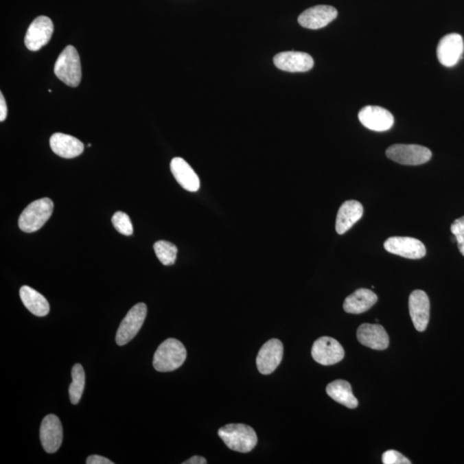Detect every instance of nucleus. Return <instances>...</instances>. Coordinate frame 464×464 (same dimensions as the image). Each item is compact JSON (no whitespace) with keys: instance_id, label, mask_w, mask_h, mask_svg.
Masks as SVG:
<instances>
[{"instance_id":"nucleus-1","label":"nucleus","mask_w":464,"mask_h":464,"mask_svg":"<svg viewBox=\"0 0 464 464\" xmlns=\"http://www.w3.org/2000/svg\"><path fill=\"white\" fill-rule=\"evenodd\" d=\"M187 350L180 340L170 338L160 344L153 358V367L160 373L178 369L185 362Z\"/></svg>"},{"instance_id":"nucleus-2","label":"nucleus","mask_w":464,"mask_h":464,"mask_svg":"<svg viewBox=\"0 0 464 464\" xmlns=\"http://www.w3.org/2000/svg\"><path fill=\"white\" fill-rule=\"evenodd\" d=\"M218 436L229 449L241 453L251 452L257 445V435L250 426L229 424L218 430Z\"/></svg>"},{"instance_id":"nucleus-3","label":"nucleus","mask_w":464,"mask_h":464,"mask_svg":"<svg viewBox=\"0 0 464 464\" xmlns=\"http://www.w3.org/2000/svg\"><path fill=\"white\" fill-rule=\"evenodd\" d=\"M53 211L54 203L49 198H42L34 201L20 215L19 228L27 233L40 230L52 216Z\"/></svg>"},{"instance_id":"nucleus-4","label":"nucleus","mask_w":464,"mask_h":464,"mask_svg":"<svg viewBox=\"0 0 464 464\" xmlns=\"http://www.w3.org/2000/svg\"><path fill=\"white\" fill-rule=\"evenodd\" d=\"M54 74L70 87L80 84L82 70L80 54L73 46H67L58 57L54 65Z\"/></svg>"},{"instance_id":"nucleus-5","label":"nucleus","mask_w":464,"mask_h":464,"mask_svg":"<svg viewBox=\"0 0 464 464\" xmlns=\"http://www.w3.org/2000/svg\"><path fill=\"white\" fill-rule=\"evenodd\" d=\"M432 155L428 148L419 145H393L386 151L388 159L404 165H423L431 159Z\"/></svg>"},{"instance_id":"nucleus-6","label":"nucleus","mask_w":464,"mask_h":464,"mask_svg":"<svg viewBox=\"0 0 464 464\" xmlns=\"http://www.w3.org/2000/svg\"><path fill=\"white\" fill-rule=\"evenodd\" d=\"M146 314L148 306L144 303H139L129 310L116 333L115 341L119 346H124L137 336L145 322Z\"/></svg>"},{"instance_id":"nucleus-7","label":"nucleus","mask_w":464,"mask_h":464,"mask_svg":"<svg viewBox=\"0 0 464 464\" xmlns=\"http://www.w3.org/2000/svg\"><path fill=\"white\" fill-rule=\"evenodd\" d=\"M312 356L314 360L323 366H332L343 360V346L333 338L320 337L313 344Z\"/></svg>"},{"instance_id":"nucleus-8","label":"nucleus","mask_w":464,"mask_h":464,"mask_svg":"<svg viewBox=\"0 0 464 464\" xmlns=\"http://www.w3.org/2000/svg\"><path fill=\"white\" fill-rule=\"evenodd\" d=\"M384 246L388 253L413 260L421 259L426 254L424 244L414 237H392L385 241Z\"/></svg>"},{"instance_id":"nucleus-9","label":"nucleus","mask_w":464,"mask_h":464,"mask_svg":"<svg viewBox=\"0 0 464 464\" xmlns=\"http://www.w3.org/2000/svg\"><path fill=\"white\" fill-rule=\"evenodd\" d=\"M54 33V23L47 16L36 18L27 30L25 43L30 51H38L49 43Z\"/></svg>"},{"instance_id":"nucleus-10","label":"nucleus","mask_w":464,"mask_h":464,"mask_svg":"<svg viewBox=\"0 0 464 464\" xmlns=\"http://www.w3.org/2000/svg\"><path fill=\"white\" fill-rule=\"evenodd\" d=\"M361 124L370 130L385 132L393 127L394 117L390 111L378 106H366L359 113Z\"/></svg>"},{"instance_id":"nucleus-11","label":"nucleus","mask_w":464,"mask_h":464,"mask_svg":"<svg viewBox=\"0 0 464 464\" xmlns=\"http://www.w3.org/2000/svg\"><path fill=\"white\" fill-rule=\"evenodd\" d=\"M40 439L46 452L56 453L63 440V429L60 419L54 415H47L40 428Z\"/></svg>"},{"instance_id":"nucleus-12","label":"nucleus","mask_w":464,"mask_h":464,"mask_svg":"<svg viewBox=\"0 0 464 464\" xmlns=\"http://www.w3.org/2000/svg\"><path fill=\"white\" fill-rule=\"evenodd\" d=\"M284 347L281 340L271 339L262 347L257 358V369L262 374L269 375L281 364Z\"/></svg>"},{"instance_id":"nucleus-13","label":"nucleus","mask_w":464,"mask_h":464,"mask_svg":"<svg viewBox=\"0 0 464 464\" xmlns=\"http://www.w3.org/2000/svg\"><path fill=\"white\" fill-rule=\"evenodd\" d=\"M463 51V37L459 34H449L440 40L437 49V56L443 66L452 67L459 63Z\"/></svg>"},{"instance_id":"nucleus-14","label":"nucleus","mask_w":464,"mask_h":464,"mask_svg":"<svg viewBox=\"0 0 464 464\" xmlns=\"http://www.w3.org/2000/svg\"><path fill=\"white\" fill-rule=\"evenodd\" d=\"M337 10L330 5H316L305 10L299 16V23L303 28L318 30L326 27L337 18Z\"/></svg>"},{"instance_id":"nucleus-15","label":"nucleus","mask_w":464,"mask_h":464,"mask_svg":"<svg viewBox=\"0 0 464 464\" xmlns=\"http://www.w3.org/2000/svg\"><path fill=\"white\" fill-rule=\"evenodd\" d=\"M274 63L279 69L289 73H305L314 67V60L310 54L296 51L278 54L274 58Z\"/></svg>"},{"instance_id":"nucleus-16","label":"nucleus","mask_w":464,"mask_h":464,"mask_svg":"<svg viewBox=\"0 0 464 464\" xmlns=\"http://www.w3.org/2000/svg\"><path fill=\"white\" fill-rule=\"evenodd\" d=\"M409 313L416 330L419 332L428 327L430 318V301L428 294L421 290H415L409 296Z\"/></svg>"},{"instance_id":"nucleus-17","label":"nucleus","mask_w":464,"mask_h":464,"mask_svg":"<svg viewBox=\"0 0 464 464\" xmlns=\"http://www.w3.org/2000/svg\"><path fill=\"white\" fill-rule=\"evenodd\" d=\"M357 337L361 344L374 350L386 349L390 344L386 331L380 324H362L358 329Z\"/></svg>"},{"instance_id":"nucleus-18","label":"nucleus","mask_w":464,"mask_h":464,"mask_svg":"<svg viewBox=\"0 0 464 464\" xmlns=\"http://www.w3.org/2000/svg\"><path fill=\"white\" fill-rule=\"evenodd\" d=\"M364 208L359 201L347 200L341 205L336 217L337 233L340 235L346 233L362 218Z\"/></svg>"},{"instance_id":"nucleus-19","label":"nucleus","mask_w":464,"mask_h":464,"mask_svg":"<svg viewBox=\"0 0 464 464\" xmlns=\"http://www.w3.org/2000/svg\"><path fill=\"white\" fill-rule=\"evenodd\" d=\"M50 148L56 155L64 159L76 158L84 150V146L80 139L61 132L51 136Z\"/></svg>"},{"instance_id":"nucleus-20","label":"nucleus","mask_w":464,"mask_h":464,"mask_svg":"<svg viewBox=\"0 0 464 464\" xmlns=\"http://www.w3.org/2000/svg\"><path fill=\"white\" fill-rule=\"evenodd\" d=\"M170 170L176 182L189 192H196L200 189V182L192 167L182 158H175L170 163Z\"/></svg>"},{"instance_id":"nucleus-21","label":"nucleus","mask_w":464,"mask_h":464,"mask_svg":"<svg viewBox=\"0 0 464 464\" xmlns=\"http://www.w3.org/2000/svg\"><path fill=\"white\" fill-rule=\"evenodd\" d=\"M378 302V296L369 289L360 288L345 299L343 308L350 314H361L370 310Z\"/></svg>"},{"instance_id":"nucleus-22","label":"nucleus","mask_w":464,"mask_h":464,"mask_svg":"<svg viewBox=\"0 0 464 464\" xmlns=\"http://www.w3.org/2000/svg\"><path fill=\"white\" fill-rule=\"evenodd\" d=\"M19 293L23 305L33 315L45 316L49 313V302L36 290L30 288L28 286H23L20 289Z\"/></svg>"},{"instance_id":"nucleus-23","label":"nucleus","mask_w":464,"mask_h":464,"mask_svg":"<svg viewBox=\"0 0 464 464\" xmlns=\"http://www.w3.org/2000/svg\"><path fill=\"white\" fill-rule=\"evenodd\" d=\"M326 391L333 400L346 406L347 408H356L359 404L357 398L353 394L351 384L347 381H334L327 384Z\"/></svg>"},{"instance_id":"nucleus-24","label":"nucleus","mask_w":464,"mask_h":464,"mask_svg":"<svg viewBox=\"0 0 464 464\" xmlns=\"http://www.w3.org/2000/svg\"><path fill=\"white\" fill-rule=\"evenodd\" d=\"M71 378L73 383L69 387L70 401L71 404L76 405L80 402L85 386V373L80 364H75L71 369Z\"/></svg>"},{"instance_id":"nucleus-25","label":"nucleus","mask_w":464,"mask_h":464,"mask_svg":"<svg viewBox=\"0 0 464 464\" xmlns=\"http://www.w3.org/2000/svg\"><path fill=\"white\" fill-rule=\"evenodd\" d=\"M153 248L156 257L163 265L172 266L175 264L178 251L175 244L162 240L156 242Z\"/></svg>"},{"instance_id":"nucleus-26","label":"nucleus","mask_w":464,"mask_h":464,"mask_svg":"<svg viewBox=\"0 0 464 464\" xmlns=\"http://www.w3.org/2000/svg\"><path fill=\"white\" fill-rule=\"evenodd\" d=\"M112 224L116 231L125 236H131L134 233V227H132L130 218L124 211H116L113 215Z\"/></svg>"},{"instance_id":"nucleus-27","label":"nucleus","mask_w":464,"mask_h":464,"mask_svg":"<svg viewBox=\"0 0 464 464\" xmlns=\"http://www.w3.org/2000/svg\"><path fill=\"white\" fill-rule=\"evenodd\" d=\"M450 231L456 238L460 253L464 257V216L453 222Z\"/></svg>"},{"instance_id":"nucleus-28","label":"nucleus","mask_w":464,"mask_h":464,"mask_svg":"<svg viewBox=\"0 0 464 464\" xmlns=\"http://www.w3.org/2000/svg\"><path fill=\"white\" fill-rule=\"evenodd\" d=\"M383 463L384 464H410L411 462L397 450H388L383 455Z\"/></svg>"},{"instance_id":"nucleus-29","label":"nucleus","mask_w":464,"mask_h":464,"mask_svg":"<svg viewBox=\"0 0 464 464\" xmlns=\"http://www.w3.org/2000/svg\"><path fill=\"white\" fill-rule=\"evenodd\" d=\"M87 464H113L114 463L112 461L106 459V457L98 456V455H92L88 457L86 460Z\"/></svg>"},{"instance_id":"nucleus-30","label":"nucleus","mask_w":464,"mask_h":464,"mask_svg":"<svg viewBox=\"0 0 464 464\" xmlns=\"http://www.w3.org/2000/svg\"><path fill=\"white\" fill-rule=\"evenodd\" d=\"M8 105L5 100L4 95L0 94V121H4L8 116Z\"/></svg>"},{"instance_id":"nucleus-31","label":"nucleus","mask_w":464,"mask_h":464,"mask_svg":"<svg viewBox=\"0 0 464 464\" xmlns=\"http://www.w3.org/2000/svg\"><path fill=\"white\" fill-rule=\"evenodd\" d=\"M206 459H204L203 456H194L191 457L189 460H187L186 462H184L183 464H207Z\"/></svg>"}]
</instances>
